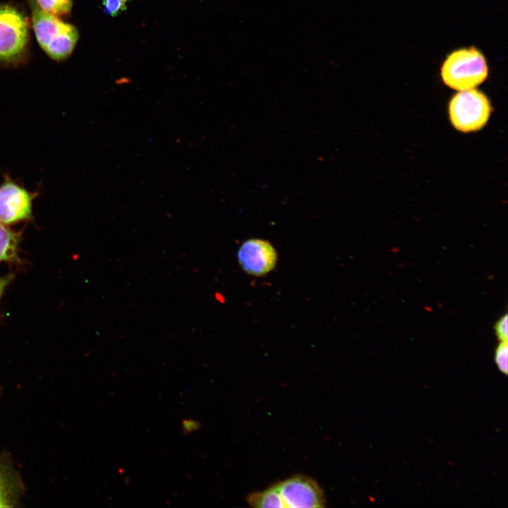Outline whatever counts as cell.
<instances>
[{"instance_id": "2e32d148", "label": "cell", "mask_w": 508, "mask_h": 508, "mask_svg": "<svg viewBox=\"0 0 508 508\" xmlns=\"http://www.w3.org/2000/svg\"><path fill=\"white\" fill-rule=\"evenodd\" d=\"M11 277H0V298L1 296V294L5 288V286L7 285V284L10 282Z\"/></svg>"}, {"instance_id": "7a4b0ae2", "label": "cell", "mask_w": 508, "mask_h": 508, "mask_svg": "<svg viewBox=\"0 0 508 508\" xmlns=\"http://www.w3.org/2000/svg\"><path fill=\"white\" fill-rule=\"evenodd\" d=\"M30 23L25 13L10 3H0V64L15 66L28 57Z\"/></svg>"}, {"instance_id": "52a82bcc", "label": "cell", "mask_w": 508, "mask_h": 508, "mask_svg": "<svg viewBox=\"0 0 508 508\" xmlns=\"http://www.w3.org/2000/svg\"><path fill=\"white\" fill-rule=\"evenodd\" d=\"M32 215V199L28 192L11 181L0 186V223L14 224Z\"/></svg>"}, {"instance_id": "5bb4252c", "label": "cell", "mask_w": 508, "mask_h": 508, "mask_svg": "<svg viewBox=\"0 0 508 508\" xmlns=\"http://www.w3.org/2000/svg\"><path fill=\"white\" fill-rule=\"evenodd\" d=\"M202 425L200 421L193 418H185L181 421V431L184 435L198 431L201 429Z\"/></svg>"}, {"instance_id": "30bf717a", "label": "cell", "mask_w": 508, "mask_h": 508, "mask_svg": "<svg viewBox=\"0 0 508 508\" xmlns=\"http://www.w3.org/2000/svg\"><path fill=\"white\" fill-rule=\"evenodd\" d=\"M35 1L42 10L58 18L69 15L73 7V0H35Z\"/></svg>"}, {"instance_id": "3957f363", "label": "cell", "mask_w": 508, "mask_h": 508, "mask_svg": "<svg viewBox=\"0 0 508 508\" xmlns=\"http://www.w3.org/2000/svg\"><path fill=\"white\" fill-rule=\"evenodd\" d=\"M440 74L447 86L463 91L474 89L483 83L488 77V66L484 55L477 48H461L447 56Z\"/></svg>"}, {"instance_id": "7c38bea8", "label": "cell", "mask_w": 508, "mask_h": 508, "mask_svg": "<svg viewBox=\"0 0 508 508\" xmlns=\"http://www.w3.org/2000/svg\"><path fill=\"white\" fill-rule=\"evenodd\" d=\"M128 1L129 0H103V11L110 16H116L126 9Z\"/></svg>"}, {"instance_id": "6da1fadb", "label": "cell", "mask_w": 508, "mask_h": 508, "mask_svg": "<svg viewBox=\"0 0 508 508\" xmlns=\"http://www.w3.org/2000/svg\"><path fill=\"white\" fill-rule=\"evenodd\" d=\"M30 8L37 41L51 59L60 61L73 53L78 40L77 28L42 10L35 0H25Z\"/></svg>"}, {"instance_id": "9a60e30c", "label": "cell", "mask_w": 508, "mask_h": 508, "mask_svg": "<svg viewBox=\"0 0 508 508\" xmlns=\"http://www.w3.org/2000/svg\"><path fill=\"white\" fill-rule=\"evenodd\" d=\"M8 500L4 485L0 479V507H8Z\"/></svg>"}, {"instance_id": "8fae6325", "label": "cell", "mask_w": 508, "mask_h": 508, "mask_svg": "<svg viewBox=\"0 0 508 508\" xmlns=\"http://www.w3.org/2000/svg\"><path fill=\"white\" fill-rule=\"evenodd\" d=\"M495 362L499 370L504 375L508 371L507 341H500L495 353Z\"/></svg>"}, {"instance_id": "4fadbf2b", "label": "cell", "mask_w": 508, "mask_h": 508, "mask_svg": "<svg viewBox=\"0 0 508 508\" xmlns=\"http://www.w3.org/2000/svg\"><path fill=\"white\" fill-rule=\"evenodd\" d=\"M495 333L500 341H507L508 338V316L507 314L502 316L495 326Z\"/></svg>"}, {"instance_id": "9c48e42d", "label": "cell", "mask_w": 508, "mask_h": 508, "mask_svg": "<svg viewBox=\"0 0 508 508\" xmlns=\"http://www.w3.org/2000/svg\"><path fill=\"white\" fill-rule=\"evenodd\" d=\"M18 240L17 233L0 223V262L17 260Z\"/></svg>"}, {"instance_id": "5b68a950", "label": "cell", "mask_w": 508, "mask_h": 508, "mask_svg": "<svg viewBox=\"0 0 508 508\" xmlns=\"http://www.w3.org/2000/svg\"><path fill=\"white\" fill-rule=\"evenodd\" d=\"M277 485L286 507L318 508L325 506L322 489L315 480L306 476H292Z\"/></svg>"}, {"instance_id": "8992f818", "label": "cell", "mask_w": 508, "mask_h": 508, "mask_svg": "<svg viewBox=\"0 0 508 508\" xmlns=\"http://www.w3.org/2000/svg\"><path fill=\"white\" fill-rule=\"evenodd\" d=\"M238 261L247 274L261 277L272 271L277 261V253L267 241L250 238L244 241L237 253Z\"/></svg>"}, {"instance_id": "ba28073f", "label": "cell", "mask_w": 508, "mask_h": 508, "mask_svg": "<svg viewBox=\"0 0 508 508\" xmlns=\"http://www.w3.org/2000/svg\"><path fill=\"white\" fill-rule=\"evenodd\" d=\"M248 503L254 507H286L277 484L265 490L252 493L248 497Z\"/></svg>"}, {"instance_id": "277c9868", "label": "cell", "mask_w": 508, "mask_h": 508, "mask_svg": "<svg viewBox=\"0 0 508 508\" xmlns=\"http://www.w3.org/2000/svg\"><path fill=\"white\" fill-rule=\"evenodd\" d=\"M491 113L488 98L476 89L459 91L449 104V119L458 131L468 133L481 129Z\"/></svg>"}]
</instances>
